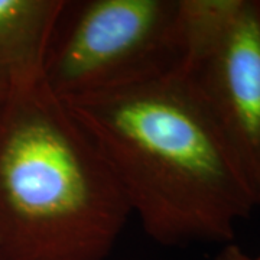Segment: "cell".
Here are the masks:
<instances>
[{
  "mask_svg": "<svg viewBox=\"0 0 260 260\" xmlns=\"http://www.w3.org/2000/svg\"><path fill=\"white\" fill-rule=\"evenodd\" d=\"M162 246L234 240L257 207L218 126L181 73L62 100Z\"/></svg>",
  "mask_w": 260,
  "mask_h": 260,
  "instance_id": "1",
  "label": "cell"
},
{
  "mask_svg": "<svg viewBox=\"0 0 260 260\" xmlns=\"http://www.w3.org/2000/svg\"><path fill=\"white\" fill-rule=\"evenodd\" d=\"M130 208L93 139L41 80L0 102V260H106Z\"/></svg>",
  "mask_w": 260,
  "mask_h": 260,
  "instance_id": "2",
  "label": "cell"
},
{
  "mask_svg": "<svg viewBox=\"0 0 260 260\" xmlns=\"http://www.w3.org/2000/svg\"><path fill=\"white\" fill-rule=\"evenodd\" d=\"M181 0H65L42 81L61 100L179 73Z\"/></svg>",
  "mask_w": 260,
  "mask_h": 260,
  "instance_id": "3",
  "label": "cell"
},
{
  "mask_svg": "<svg viewBox=\"0 0 260 260\" xmlns=\"http://www.w3.org/2000/svg\"><path fill=\"white\" fill-rule=\"evenodd\" d=\"M181 74L218 126L260 205V0H181Z\"/></svg>",
  "mask_w": 260,
  "mask_h": 260,
  "instance_id": "4",
  "label": "cell"
},
{
  "mask_svg": "<svg viewBox=\"0 0 260 260\" xmlns=\"http://www.w3.org/2000/svg\"><path fill=\"white\" fill-rule=\"evenodd\" d=\"M65 0H0V87L9 93L39 83Z\"/></svg>",
  "mask_w": 260,
  "mask_h": 260,
  "instance_id": "5",
  "label": "cell"
},
{
  "mask_svg": "<svg viewBox=\"0 0 260 260\" xmlns=\"http://www.w3.org/2000/svg\"><path fill=\"white\" fill-rule=\"evenodd\" d=\"M213 260H260V254L257 256H250L242 247L229 243L224 246V249L218 251V254Z\"/></svg>",
  "mask_w": 260,
  "mask_h": 260,
  "instance_id": "6",
  "label": "cell"
},
{
  "mask_svg": "<svg viewBox=\"0 0 260 260\" xmlns=\"http://www.w3.org/2000/svg\"><path fill=\"white\" fill-rule=\"evenodd\" d=\"M5 95H6V91H5V90H3V88L0 87V102H2V99H3Z\"/></svg>",
  "mask_w": 260,
  "mask_h": 260,
  "instance_id": "7",
  "label": "cell"
}]
</instances>
